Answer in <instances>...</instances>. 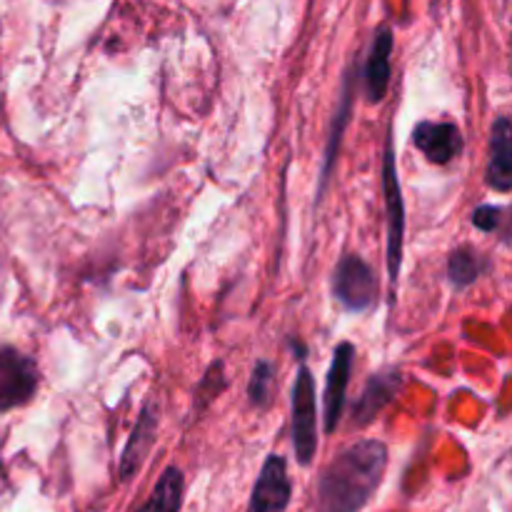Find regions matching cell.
<instances>
[{"mask_svg":"<svg viewBox=\"0 0 512 512\" xmlns=\"http://www.w3.org/2000/svg\"><path fill=\"white\" fill-rule=\"evenodd\" d=\"M485 183L498 193H508L512 188V128L508 115H500L490 128L488 168Z\"/></svg>","mask_w":512,"mask_h":512,"instance_id":"obj_12","label":"cell"},{"mask_svg":"<svg viewBox=\"0 0 512 512\" xmlns=\"http://www.w3.org/2000/svg\"><path fill=\"white\" fill-rule=\"evenodd\" d=\"M508 215H505L503 205H478L473 210V225L483 233H498L500 228L505 225Z\"/></svg>","mask_w":512,"mask_h":512,"instance_id":"obj_17","label":"cell"},{"mask_svg":"<svg viewBox=\"0 0 512 512\" xmlns=\"http://www.w3.org/2000/svg\"><path fill=\"white\" fill-rule=\"evenodd\" d=\"M220 370H223V363H213V365H210L208 375H205V378L200 380L198 390H195V395H193V398H195V405H198V410H203L205 405H208L210 400H215V395H218L220 390L225 388V383H218V385L213 383L215 375H218Z\"/></svg>","mask_w":512,"mask_h":512,"instance_id":"obj_18","label":"cell"},{"mask_svg":"<svg viewBox=\"0 0 512 512\" xmlns=\"http://www.w3.org/2000/svg\"><path fill=\"white\" fill-rule=\"evenodd\" d=\"M295 460L300 468H310L318 453V405H315V380L305 358H300L293 383V418H290Z\"/></svg>","mask_w":512,"mask_h":512,"instance_id":"obj_3","label":"cell"},{"mask_svg":"<svg viewBox=\"0 0 512 512\" xmlns=\"http://www.w3.org/2000/svg\"><path fill=\"white\" fill-rule=\"evenodd\" d=\"M400 388H403V375H400L398 368L380 370V373L370 375L363 393L358 395V400L353 405V423L358 428H365L368 423H373L380 410L400 393Z\"/></svg>","mask_w":512,"mask_h":512,"instance_id":"obj_10","label":"cell"},{"mask_svg":"<svg viewBox=\"0 0 512 512\" xmlns=\"http://www.w3.org/2000/svg\"><path fill=\"white\" fill-rule=\"evenodd\" d=\"M333 295L345 310L363 313L378 303V273L360 255L348 253L338 260L333 273Z\"/></svg>","mask_w":512,"mask_h":512,"instance_id":"obj_4","label":"cell"},{"mask_svg":"<svg viewBox=\"0 0 512 512\" xmlns=\"http://www.w3.org/2000/svg\"><path fill=\"white\" fill-rule=\"evenodd\" d=\"M353 100H355V65L353 70H348V75H345L343 93H340L338 108H335V115H333V130H330L328 148H325V163H323V175H320V185H318V200L325 195V185H328L330 180V168H333L335 153H338V145L340 140H343V130L350 120Z\"/></svg>","mask_w":512,"mask_h":512,"instance_id":"obj_13","label":"cell"},{"mask_svg":"<svg viewBox=\"0 0 512 512\" xmlns=\"http://www.w3.org/2000/svg\"><path fill=\"white\" fill-rule=\"evenodd\" d=\"M353 363H355V345L353 343H338L333 353V363H330L328 380H325V398H323V423L325 433L333 435L338 430L340 418H343L345 410V395H348V383L350 375H353Z\"/></svg>","mask_w":512,"mask_h":512,"instance_id":"obj_8","label":"cell"},{"mask_svg":"<svg viewBox=\"0 0 512 512\" xmlns=\"http://www.w3.org/2000/svg\"><path fill=\"white\" fill-rule=\"evenodd\" d=\"M395 35L390 28H378L373 45H370L368 60L363 65V88L368 103H380L388 95L390 85V55H393Z\"/></svg>","mask_w":512,"mask_h":512,"instance_id":"obj_11","label":"cell"},{"mask_svg":"<svg viewBox=\"0 0 512 512\" xmlns=\"http://www.w3.org/2000/svg\"><path fill=\"white\" fill-rule=\"evenodd\" d=\"M273 378H275V370L270 360H258V363L253 365V373H250V383H248V398L253 408H265V405L270 403Z\"/></svg>","mask_w":512,"mask_h":512,"instance_id":"obj_16","label":"cell"},{"mask_svg":"<svg viewBox=\"0 0 512 512\" xmlns=\"http://www.w3.org/2000/svg\"><path fill=\"white\" fill-rule=\"evenodd\" d=\"M413 145L433 165H448L463 153V130L453 120H423L413 128Z\"/></svg>","mask_w":512,"mask_h":512,"instance_id":"obj_7","label":"cell"},{"mask_svg":"<svg viewBox=\"0 0 512 512\" xmlns=\"http://www.w3.org/2000/svg\"><path fill=\"white\" fill-rule=\"evenodd\" d=\"M155 430H158V403L150 398L148 403L143 405V410H140L133 433H130L128 438V445H125L123 455H120V483H128V480L135 478L138 470L143 468L145 458H148L150 448H153L155 443Z\"/></svg>","mask_w":512,"mask_h":512,"instance_id":"obj_9","label":"cell"},{"mask_svg":"<svg viewBox=\"0 0 512 512\" xmlns=\"http://www.w3.org/2000/svg\"><path fill=\"white\" fill-rule=\"evenodd\" d=\"M185 498V475L183 470L168 465L155 483L153 493L135 512H180Z\"/></svg>","mask_w":512,"mask_h":512,"instance_id":"obj_14","label":"cell"},{"mask_svg":"<svg viewBox=\"0 0 512 512\" xmlns=\"http://www.w3.org/2000/svg\"><path fill=\"white\" fill-rule=\"evenodd\" d=\"M488 258L480 253L473 245H463V248H455L448 258V278L450 283L458 290L473 285L480 275L488 270Z\"/></svg>","mask_w":512,"mask_h":512,"instance_id":"obj_15","label":"cell"},{"mask_svg":"<svg viewBox=\"0 0 512 512\" xmlns=\"http://www.w3.org/2000/svg\"><path fill=\"white\" fill-rule=\"evenodd\" d=\"M383 195H385V220H388V253H385V258H388V278L395 293V288H398L400 265H403L405 203H403V190H400V178H398V160H395L393 123L388 125V138H385Z\"/></svg>","mask_w":512,"mask_h":512,"instance_id":"obj_2","label":"cell"},{"mask_svg":"<svg viewBox=\"0 0 512 512\" xmlns=\"http://www.w3.org/2000/svg\"><path fill=\"white\" fill-rule=\"evenodd\" d=\"M290 498H293V483L288 475V460L283 455H268L245 512H288Z\"/></svg>","mask_w":512,"mask_h":512,"instance_id":"obj_6","label":"cell"},{"mask_svg":"<svg viewBox=\"0 0 512 512\" xmlns=\"http://www.w3.org/2000/svg\"><path fill=\"white\" fill-rule=\"evenodd\" d=\"M40 385V370L35 358L18 348H0V413L23 408L35 398Z\"/></svg>","mask_w":512,"mask_h":512,"instance_id":"obj_5","label":"cell"},{"mask_svg":"<svg viewBox=\"0 0 512 512\" xmlns=\"http://www.w3.org/2000/svg\"><path fill=\"white\" fill-rule=\"evenodd\" d=\"M388 470V448L380 440H358L340 450L318 480L315 512H363Z\"/></svg>","mask_w":512,"mask_h":512,"instance_id":"obj_1","label":"cell"}]
</instances>
